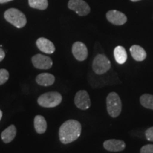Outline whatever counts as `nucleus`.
Returning a JSON list of instances; mask_svg holds the SVG:
<instances>
[{"label": "nucleus", "mask_w": 153, "mask_h": 153, "mask_svg": "<svg viewBox=\"0 0 153 153\" xmlns=\"http://www.w3.org/2000/svg\"><path fill=\"white\" fill-rule=\"evenodd\" d=\"M82 126L78 120H68L62 123L59 130V138L63 144L76 140L81 135Z\"/></svg>", "instance_id": "nucleus-1"}, {"label": "nucleus", "mask_w": 153, "mask_h": 153, "mask_svg": "<svg viewBox=\"0 0 153 153\" xmlns=\"http://www.w3.org/2000/svg\"><path fill=\"white\" fill-rule=\"evenodd\" d=\"M4 16L7 22L17 28H24L27 23V19L24 13L15 8L7 9L4 12Z\"/></svg>", "instance_id": "nucleus-2"}, {"label": "nucleus", "mask_w": 153, "mask_h": 153, "mask_svg": "<svg viewBox=\"0 0 153 153\" xmlns=\"http://www.w3.org/2000/svg\"><path fill=\"white\" fill-rule=\"evenodd\" d=\"M62 97L57 91H51L40 96L38 99V104L44 108L56 107L62 102Z\"/></svg>", "instance_id": "nucleus-3"}, {"label": "nucleus", "mask_w": 153, "mask_h": 153, "mask_svg": "<svg viewBox=\"0 0 153 153\" xmlns=\"http://www.w3.org/2000/svg\"><path fill=\"white\" fill-rule=\"evenodd\" d=\"M106 108L108 114L113 118L119 116L122 109V103L119 96L116 92H111L106 97Z\"/></svg>", "instance_id": "nucleus-4"}, {"label": "nucleus", "mask_w": 153, "mask_h": 153, "mask_svg": "<svg viewBox=\"0 0 153 153\" xmlns=\"http://www.w3.org/2000/svg\"><path fill=\"white\" fill-rule=\"evenodd\" d=\"M92 68L97 74H103L110 70L111 62L106 55L99 54L94 59Z\"/></svg>", "instance_id": "nucleus-5"}, {"label": "nucleus", "mask_w": 153, "mask_h": 153, "mask_svg": "<svg viewBox=\"0 0 153 153\" xmlns=\"http://www.w3.org/2000/svg\"><path fill=\"white\" fill-rule=\"evenodd\" d=\"M68 6L69 9L75 11L80 16H87L91 11L90 7L84 0H70Z\"/></svg>", "instance_id": "nucleus-6"}, {"label": "nucleus", "mask_w": 153, "mask_h": 153, "mask_svg": "<svg viewBox=\"0 0 153 153\" xmlns=\"http://www.w3.org/2000/svg\"><path fill=\"white\" fill-rule=\"evenodd\" d=\"M74 104L81 110H87L91 106V100L89 94L85 90L77 91L74 97Z\"/></svg>", "instance_id": "nucleus-7"}, {"label": "nucleus", "mask_w": 153, "mask_h": 153, "mask_svg": "<svg viewBox=\"0 0 153 153\" xmlns=\"http://www.w3.org/2000/svg\"><path fill=\"white\" fill-rule=\"evenodd\" d=\"M32 64L39 70H48L53 66V60L51 57L41 54L35 55L31 58Z\"/></svg>", "instance_id": "nucleus-8"}, {"label": "nucleus", "mask_w": 153, "mask_h": 153, "mask_svg": "<svg viewBox=\"0 0 153 153\" xmlns=\"http://www.w3.org/2000/svg\"><path fill=\"white\" fill-rule=\"evenodd\" d=\"M72 52L74 57L77 60L84 61L87 58L88 50L85 44L80 41H76L72 45Z\"/></svg>", "instance_id": "nucleus-9"}, {"label": "nucleus", "mask_w": 153, "mask_h": 153, "mask_svg": "<svg viewBox=\"0 0 153 153\" xmlns=\"http://www.w3.org/2000/svg\"><path fill=\"white\" fill-rule=\"evenodd\" d=\"M106 19L111 24L117 26L125 24L127 22V17L123 13L116 10H111L106 13Z\"/></svg>", "instance_id": "nucleus-10"}, {"label": "nucleus", "mask_w": 153, "mask_h": 153, "mask_svg": "<svg viewBox=\"0 0 153 153\" xmlns=\"http://www.w3.org/2000/svg\"><path fill=\"white\" fill-rule=\"evenodd\" d=\"M104 148L110 152H120L126 148V143L120 140L111 139L104 143Z\"/></svg>", "instance_id": "nucleus-11"}, {"label": "nucleus", "mask_w": 153, "mask_h": 153, "mask_svg": "<svg viewBox=\"0 0 153 153\" xmlns=\"http://www.w3.org/2000/svg\"><path fill=\"white\" fill-rule=\"evenodd\" d=\"M38 48L43 53L53 54L55 51V47L52 42L45 38H39L36 41Z\"/></svg>", "instance_id": "nucleus-12"}, {"label": "nucleus", "mask_w": 153, "mask_h": 153, "mask_svg": "<svg viewBox=\"0 0 153 153\" xmlns=\"http://www.w3.org/2000/svg\"><path fill=\"white\" fill-rule=\"evenodd\" d=\"M55 78L54 75L50 73H41L36 76V81L38 85L43 87H48L54 84Z\"/></svg>", "instance_id": "nucleus-13"}, {"label": "nucleus", "mask_w": 153, "mask_h": 153, "mask_svg": "<svg viewBox=\"0 0 153 153\" xmlns=\"http://www.w3.org/2000/svg\"><path fill=\"white\" fill-rule=\"evenodd\" d=\"M130 51H131L132 57H133L134 60H135L136 61H139V62L143 61L147 57V53L145 52L144 48H143L140 45H133L130 48Z\"/></svg>", "instance_id": "nucleus-14"}, {"label": "nucleus", "mask_w": 153, "mask_h": 153, "mask_svg": "<svg viewBox=\"0 0 153 153\" xmlns=\"http://www.w3.org/2000/svg\"><path fill=\"white\" fill-rule=\"evenodd\" d=\"M16 135V128L14 125L9 126L7 128H6L2 133H1V137L3 142L4 143H9Z\"/></svg>", "instance_id": "nucleus-15"}, {"label": "nucleus", "mask_w": 153, "mask_h": 153, "mask_svg": "<svg viewBox=\"0 0 153 153\" xmlns=\"http://www.w3.org/2000/svg\"><path fill=\"white\" fill-rule=\"evenodd\" d=\"M34 128L38 134H43L46 131L47 123L43 116L38 115L34 118Z\"/></svg>", "instance_id": "nucleus-16"}, {"label": "nucleus", "mask_w": 153, "mask_h": 153, "mask_svg": "<svg viewBox=\"0 0 153 153\" xmlns=\"http://www.w3.org/2000/svg\"><path fill=\"white\" fill-rule=\"evenodd\" d=\"M114 55L115 60H116L118 64H124L126 62V60H127V53H126V49L123 46L118 45V46L115 48Z\"/></svg>", "instance_id": "nucleus-17"}, {"label": "nucleus", "mask_w": 153, "mask_h": 153, "mask_svg": "<svg viewBox=\"0 0 153 153\" xmlns=\"http://www.w3.org/2000/svg\"><path fill=\"white\" fill-rule=\"evenodd\" d=\"M28 4L31 8L45 10L48 7V0H28Z\"/></svg>", "instance_id": "nucleus-18"}, {"label": "nucleus", "mask_w": 153, "mask_h": 153, "mask_svg": "<svg viewBox=\"0 0 153 153\" xmlns=\"http://www.w3.org/2000/svg\"><path fill=\"white\" fill-rule=\"evenodd\" d=\"M140 104L145 108L153 110V95L145 94L140 98Z\"/></svg>", "instance_id": "nucleus-19"}, {"label": "nucleus", "mask_w": 153, "mask_h": 153, "mask_svg": "<svg viewBox=\"0 0 153 153\" xmlns=\"http://www.w3.org/2000/svg\"><path fill=\"white\" fill-rule=\"evenodd\" d=\"M9 73L5 69H0V85L5 84L9 79Z\"/></svg>", "instance_id": "nucleus-20"}, {"label": "nucleus", "mask_w": 153, "mask_h": 153, "mask_svg": "<svg viewBox=\"0 0 153 153\" xmlns=\"http://www.w3.org/2000/svg\"><path fill=\"white\" fill-rule=\"evenodd\" d=\"M140 153H153V145L149 144L144 145L140 149Z\"/></svg>", "instance_id": "nucleus-21"}, {"label": "nucleus", "mask_w": 153, "mask_h": 153, "mask_svg": "<svg viewBox=\"0 0 153 153\" xmlns=\"http://www.w3.org/2000/svg\"><path fill=\"white\" fill-rule=\"evenodd\" d=\"M145 136L148 140L153 142V126L147 130L145 132Z\"/></svg>", "instance_id": "nucleus-22"}, {"label": "nucleus", "mask_w": 153, "mask_h": 153, "mask_svg": "<svg viewBox=\"0 0 153 153\" xmlns=\"http://www.w3.org/2000/svg\"><path fill=\"white\" fill-rule=\"evenodd\" d=\"M5 58V52L3 49L0 48V62Z\"/></svg>", "instance_id": "nucleus-23"}, {"label": "nucleus", "mask_w": 153, "mask_h": 153, "mask_svg": "<svg viewBox=\"0 0 153 153\" xmlns=\"http://www.w3.org/2000/svg\"><path fill=\"white\" fill-rule=\"evenodd\" d=\"M13 1V0H0V4H4L7 2H9V1Z\"/></svg>", "instance_id": "nucleus-24"}, {"label": "nucleus", "mask_w": 153, "mask_h": 153, "mask_svg": "<svg viewBox=\"0 0 153 153\" xmlns=\"http://www.w3.org/2000/svg\"><path fill=\"white\" fill-rule=\"evenodd\" d=\"M1 118H2V111H1L0 110V120H1Z\"/></svg>", "instance_id": "nucleus-25"}, {"label": "nucleus", "mask_w": 153, "mask_h": 153, "mask_svg": "<svg viewBox=\"0 0 153 153\" xmlns=\"http://www.w3.org/2000/svg\"><path fill=\"white\" fill-rule=\"evenodd\" d=\"M132 1H140V0H131Z\"/></svg>", "instance_id": "nucleus-26"}]
</instances>
